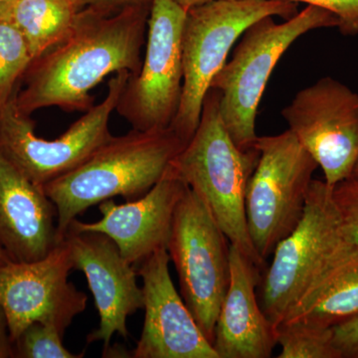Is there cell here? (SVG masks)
<instances>
[{
	"label": "cell",
	"mask_w": 358,
	"mask_h": 358,
	"mask_svg": "<svg viewBox=\"0 0 358 358\" xmlns=\"http://www.w3.org/2000/svg\"><path fill=\"white\" fill-rule=\"evenodd\" d=\"M152 0H141L106 13L84 6L76 23L60 43L32 61L16 94L21 112L31 115L44 108L87 112L93 107L90 92L106 77L141 70Z\"/></svg>",
	"instance_id": "obj_1"
},
{
	"label": "cell",
	"mask_w": 358,
	"mask_h": 358,
	"mask_svg": "<svg viewBox=\"0 0 358 358\" xmlns=\"http://www.w3.org/2000/svg\"><path fill=\"white\" fill-rule=\"evenodd\" d=\"M333 187L313 179L303 218L275 246L261 277L259 301L275 329L301 301L320 293L358 262L341 237Z\"/></svg>",
	"instance_id": "obj_2"
},
{
	"label": "cell",
	"mask_w": 358,
	"mask_h": 358,
	"mask_svg": "<svg viewBox=\"0 0 358 358\" xmlns=\"http://www.w3.org/2000/svg\"><path fill=\"white\" fill-rule=\"evenodd\" d=\"M185 143L171 128L141 131L131 129L112 136L83 164L44 186L57 209L59 237L90 207L122 196L140 199L162 178Z\"/></svg>",
	"instance_id": "obj_3"
},
{
	"label": "cell",
	"mask_w": 358,
	"mask_h": 358,
	"mask_svg": "<svg viewBox=\"0 0 358 358\" xmlns=\"http://www.w3.org/2000/svg\"><path fill=\"white\" fill-rule=\"evenodd\" d=\"M259 157L256 148L242 150L235 145L221 117L220 93L210 88L199 127L171 166L201 197L230 244L262 268L265 262L252 243L245 206L247 186Z\"/></svg>",
	"instance_id": "obj_4"
},
{
	"label": "cell",
	"mask_w": 358,
	"mask_h": 358,
	"mask_svg": "<svg viewBox=\"0 0 358 358\" xmlns=\"http://www.w3.org/2000/svg\"><path fill=\"white\" fill-rule=\"evenodd\" d=\"M338 26L333 13L308 6L285 22L277 23L273 16H266L245 30L232 58L210 86L220 93L224 126L240 150L256 148L257 112L273 70L285 52L306 33Z\"/></svg>",
	"instance_id": "obj_5"
},
{
	"label": "cell",
	"mask_w": 358,
	"mask_h": 358,
	"mask_svg": "<svg viewBox=\"0 0 358 358\" xmlns=\"http://www.w3.org/2000/svg\"><path fill=\"white\" fill-rule=\"evenodd\" d=\"M289 0H214L188 9L183 26L182 94L171 128L183 143L199 127L207 92L245 30L266 16L289 20L298 11Z\"/></svg>",
	"instance_id": "obj_6"
},
{
	"label": "cell",
	"mask_w": 358,
	"mask_h": 358,
	"mask_svg": "<svg viewBox=\"0 0 358 358\" xmlns=\"http://www.w3.org/2000/svg\"><path fill=\"white\" fill-rule=\"evenodd\" d=\"M255 147L260 157L249 179L245 206L252 243L266 262L303 218L319 164L289 129L258 136Z\"/></svg>",
	"instance_id": "obj_7"
},
{
	"label": "cell",
	"mask_w": 358,
	"mask_h": 358,
	"mask_svg": "<svg viewBox=\"0 0 358 358\" xmlns=\"http://www.w3.org/2000/svg\"><path fill=\"white\" fill-rule=\"evenodd\" d=\"M129 77L128 72L115 74L102 102L54 140L36 136L31 117L18 109L16 93L0 109V150L26 178L44 187L83 164L112 138L110 117Z\"/></svg>",
	"instance_id": "obj_8"
},
{
	"label": "cell",
	"mask_w": 358,
	"mask_h": 358,
	"mask_svg": "<svg viewBox=\"0 0 358 358\" xmlns=\"http://www.w3.org/2000/svg\"><path fill=\"white\" fill-rule=\"evenodd\" d=\"M228 242L203 200L188 187L174 212L167 252L178 272L181 296L211 343L229 286Z\"/></svg>",
	"instance_id": "obj_9"
},
{
	"label": "cell",
	"mask_w": 358,
	"mask_h": 358,
	"mask_svg": "<svg viewBox=\"0 0 358 358\" xmlns=\"http://www.w3.org/2000/svg\"><path fill=\"white\" fill-rule=\"evenodd\" d=\"M187 10L176 0H152L145 56L141 70L129 77L117 110L134 129H169L182 94L183 26Z\"/></svg>",
	"instance_id": "obj_10"
},
{
	"label": "cell",
	"mask_w": 358,
	"mask_h": 358,
	"mask_svg": "<svg viewBox=\"0 0 358 358\" xmlns=\"http://www.w3.org/2000/svg\"><path fill=\"white\" fill-rule=\"evenodd\" d=\"M289 129L334 186L358 162V94L331 77L301 90L282 110Z\"/></svg>",
	"instance_id": "obj_11"
},
{
	"label": "cell",
	"mask_w": 358,
	"mask_h": 358,
	"mask_svg": "<svg viewBox=\"0 0 358 358\" xmlns=\"http://www.w3.org/2000/svg\"><path fill=\"white\" fill-rule=\"evenodd\" d=\"M74 270L64 240L41 260L0 266V305L13 343L33 322L51 326L64 336L87 308L86 294L69 282Z\"/></svg>",
	"instance_id": "obj_12"
},
{
	"label": "cell",
	"mask_w": 358,
	"mask_h": 358,
	"mask_svg": "<svg viewBox=\"0 0 358 358\" xmlns=\"http://www.w3.org/2000/svg\"><path fill=\"white\" fill-rule=\"evenodd\" d=\"M63 240L69 248L74 270L86 277L100 317V326L87 336V343L102 341L106 350L115 334L128 339V317L143 308L138 271L103 233L78 230L70 225Z\"/></svg>",
	"instance_id": "obj_13"
},
{
	"label": "cell",
	"mask_w": 358,
	"mask_h": 358,
	"mask_svg": "<svg viewBox=\"0 0 358 358\" xmlns=\"http://www.w3.org/2000/svg\"><path fill=\"white\" fill-rule=\"evenodd\" d=\"M167 249L157 250L138 265L143 279L145 322L134 358H219L200 329L169 273Z\"/></svg>",
	"instance_id": "obj_14"
},
{
	"label": "cell",
	"mask_w": 358,
	"mask_h": 358,
	"mask_svg": "<svg viewBox=\"0 0 358 358\" xmlns=\"http://www.w3.org/2000/svg\"><path fill=\"white\" fill-rule=\"evenodd\" d=\"M187 189L188 185L171 164L143 196L124 204L105 200L99 204L100 220L84 223L75 219L70 225L78 230L103 233L131 265L138 266L157 250L167 249L174 212Z\"/></svg>",
	"instance_id": "obj_15"
},
{
	"label": "cell",
	"mask_w": 358,
	"mask_h": 358,
	"mask_svg": "<svg viewBox=\"0 0 358 358\" xmlns=\"http://www.w3.org/2000/svg\"><path fill=\"white\" fill-rule=\"evenodd\" d=\"M61 241L55 204L0 150V247L11 262H34Z\"/></svg>",
	"instance_id": "obj_16"
},
{
	"label": "cell",
	"mask_w": 358,
	"mask_h": 358,
	"mask_svg": "<svg viewBox=\"0 0 358 358\" xmlns=\"http://www.w3.org/2000/svg\"><path fill=\"white\" fill-rule=\"evenodd\" d=\"M229 266V286L219 310L212 345L219 358L271 357L278 345L277 329L257 298L261 268L232 244Z\"/></svg>",
	"instance_id": "obj_17"
},
{
	"label": "cell",
	"mask_w": 358,
	"mask_h": 358,
	"mask_svg": "<svg viewBox=\"0 0 358 358\" xmlns=\"http://www.w3.org/2000/svg\"><path fill=\"white\" fill-rule=\"evenodd\" d=\"M84 6L64 0H18L13 23L33 58H39L67 36Z\"/></svg>",
	"instance_id": "obj_18"
},
{
	"label": "cell",
	"mask_w": 358,
	"mask_h": 358,
	"mask_svg": "<svg viewBox=\"0 0 358 358\" xmlns=\"http://www.w3.org/2000/svg\"><path fill=\"white\" fill-rule=\"evenodd\" d=\"M357 315H358V263L339 275L315 299L310 307L291 319L285 320L282 324L303 322L315 327L331 329Z\"/></svg>",
	"instance_id": "obj_19"
},
{
	"label": "cell",
	"mask_w": 358,
	"mask_h": 358,
	"mask_svg": "<svg viewBox=\"0 0 358 358\" xmlns=\"http://www.w3.org/2000/svg\"><path fill=\"white\" fill-rule=\"evenodd\" d=\"M279 358H341L334 345L333 329L289 322L277 327Z\"/></svg>",
	"instance_id": "obj_20"
},
{
	"label": "cell",
	"mask_w": 358,
	"mask_h": 358,
	"mask_svg": "<svg viewBox=\"0 0 358 358\" xmlns=\"http://www.w3.org/2000/svg\"><path fill=\"white\" fill-rule=\"evenodd\" d=\"M33 58L24 37L13 22H0V109L17 93V84Z\"/></svg>",
	"instance_id": "obj_21"
},
{
	"label": "cell",
	"mask_w": 358,
	"mask_h": 358,
	"mask_svg": "<svg viewBox=\"0 0 358 358\" xmlns=\"http://www.w3.org/2000/svg\"><path fill=\"white\" fill-rule=\"evenodd\" d=\"M58 329L36 322L14 341V358H82L85 352L73 353L63 345Z\"/></svg>",
	"instance_id": "obj_22"
},
{
	"label": "cell",
	"mask_w": 358,
	"mask_h": 358,
	"mask_svg": "<svg viewBox=\"0 0 358 358\" xmlns=\"http://www.w3.org/2000/svg\"><path fill=\"white\" fill-rule=\"evenodd\" d=\"M341 237L346 244L358 250V178H350L333 187Z\"/></svg>",
	"instance_id": "obj_23"
},
{
	"label": "cell",
	"mask_w": 358,
	"mask_h": 358,
	"mask_svg": "<svg viewBox=\"0 0 358 358\" xmlns=\"http://www.w3.org/2000/svg\"><path fill=\"white\" fill-rule=\"evenodd\" d=\"M303 2L331 11L338 20V30L343 36L358 35V0H289Z\"/></svg>",
	"instance_id": "obj_24"
},
{
	"label": "cell",
	"mask_w": 358,
	"mask_h": 358,
	"mask_svg": "<svg viewBox=\"0 0 358 358\" xmlns=\"http://www.w3.org/2000/svg\"><path fill=\"white\" fill-rule=\"evenodd\" d=\"M331 329L334 345L341 358H358V315Z\"/></svg>",
	"instance_id": "obj_25"
},
{
	"label": "cell",
	"mask_w": 358,
	"mask_h": 358,
	"mask_svg": "<svg viewBox=\"0 0 358 358\" xmlns=\"http://www.w3.org/2000/svg\"><path fill=\"white\" fill-rule=\"evenodd\" d=\"M0 358H14V343L10 336L8 320L0 305Z\"/></svg>",
	"instance_id": "obj_26"
},
{
	"label": "cell",
	"mask_w": 358,
	"mask_h": 358,
	"mask_svg": "<svg viewBox=\"0 0 358 358\" xmlns=\"http://www.w3.org/2000/svg\"><path fill=\"white\" fill-rule=\"evenodd\" d=\"M138 1L141 0H81L84 6L92 7L106 13H114L122 7Z\"/></svg>",
	"instance_id": "obj_27"
},
{
	"label": "cell",
	"mask_w": 358,
	"mask_h": 358,
	"mask_svg": "<svg viewBox=\"0 0 358 358\" xmlns=\"http://www.w3.org/2000/svg\"><path fill=\"white\" fill-rule=\"evenodd\" d=\"M17 1L18 0H0V22L1 21L11 22Z\"/></svg>",
	"instance_id": "obj_28"
},
{
	"label": "cell",
	"mask_w": 358,
	"mask_h": 358,
	"mask_svg": "<svg viewBox=\"0 0 358 358\" xmlns=\"http://www.w3.org/2000/svg\"><path fill=\"white\" fill-rule=\"evenodd\" d=\"M176 1L178 2L179 6L188 10V9L192 8V7L201 6V4L214 1V0H176Z\"/></svg>",
	"instance_id": "obj_29"
},
{
	"label": "cell",
	"mask_w": 358,
	"mask_h": 358,
	"mask_svg": "<svg viewBox=\"0 0 358 358\" xmlns=\"http://www.w3.org/2000/svg\"><path fill=\"white\" fill-rule=\"evenodd\" d=\"M9 262H11V261L9 260L8 256L6 255L4 250L0 247V266L6 265V264Z\"/></svg>",
	"instance_id": "obj_30"
},
{
	"label": "cell",
	"mask_w": 358,
	"mask_h": 358,
	"mask_svg": "<svg viewBox=\"0 0 358 358\" xmlns=\"http://www.w3.org/2000/svg\"><path fill=\"white\" fill-rule=\"evenodd\" d=\"M352 178H358V162H357V166H355V171H353Z\"/></svg>",
	"instance_id": "obj_31"
},
{
	"label": "cell",
	"mask_w": 358,
	"mask_h": 358,
	"mask_svg": "<svg viewBox=\"0 0 358 358\" xmlns=\"http://www.w3.org/2000/svg\"><path fill=\"white\" fill-rule=\"evenodd\" d=\"M64 1L72 2V3L79 4V6H84L82 4L81 0H64Z\"/></svg>",
	"instance_id": "obj_32"
}]
</instances>
